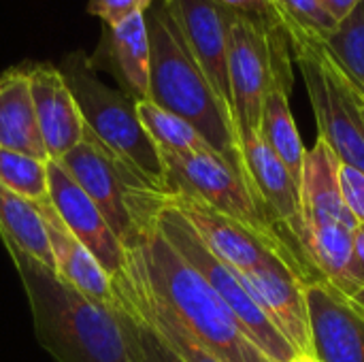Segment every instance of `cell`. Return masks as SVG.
<instances>
[{"label": "cell", "instance_id": "7c38bea8", "mask_svg": "<svg viewBox=\"0 0 364 362\" xmlns=\"http://www.w3.org/2000/svg\"><path fill=\"white\" fill-rule=\"evenodd\" d=\"M209 83L232 111L228 77V32L232 9L218 0H164ZM235 117V115H232Z\"/></svg>", "mask_w": 364, "mask_h": 362}, {"label": "cell", "instance_id": "484cf974", "mask_svg": "<svg viewBox=\"0 0 364 362\" xmlns=\"http://www.w3.org/2000/svg\"><path fill=\"white\" fill-rule=\"evenodd\" d=\"M279 26L292 43L322 45L339 26V19L322 0H273Z\"/></svg>", "mask_w": 364, "mask_h": 362}, {"label": "cell", "instance_id": "9a60e30c", "mask_svg": "<svg viewBox=\"0 0 364 362\" xmlns=\"http://www.w3.org/2000/svg\"><path fill=\"white\" fill-rule=\"evenodd\" d=\"M30 92L49 160H60L85 137L77 100L58 66L28 64Z\"/></svg>", "mask_w": 364, "mask_h": 362}, {"label": "cell", "instance_id": "30bf717a", "mask_svg": "<svg viewBox=\"0 0 364 362\" xmlns=\"http://www.w3.org/2000/svg\"><path fill=\"white\" fill-rule=\"evenodd\" d=\"M168 201L190 222L203 243L237 273H247L256 269H286L294 277H299L303 286L311 282H322L318 273L305 260H301L284 241L264 237L188 196L168 194Z\"/></svg>", "mask_w": 364, "mask_h": 362}, {"label": "cell", "instance_id": "d6986e66", "mask_svg": "<svg viewBox=\"0 0 364 362\" xmlns=\"http://www.w3.org/2000/svg\"><path fill=\"white\" fill-rule=\"evenodd\" d=\"M341 160L331 145L318 137L307 149L301 175V218L303 226L311 224H343L356 230L358 222L348 211L339 188Z\"/></svg>", "mask_w": 364, "mask_h": 362}, {"label": "cell", "instance_id": "4fadbf2b", "mask_svg": "<svg viewBox=\"0 0 364 362\" xmlns=\"http://www.w3.org/2000/svg\"><path fill=\"white\" fill-rule=\"evenodd\" d=\"M309 337L320 362H364V314L328 282L305 286Z\"/></svg>", "mask_w": 364, "mask_h": 362}, {"label": "cell", "instance_id": "2e32d148", "mask_svg": "<svg viewBox=\"0 0 364 362\" xmlns=\"http://www.w3.org/2000/svg\"><path fill=\"white\" fill-rule=\"evenodd\" d=\"M239 277L296 354L314 356L303 282L286 269H256Z\"/></svg>", "mask_w": 364, "mask_h": 362}, {"label": "cell", "instance_id": "ffe728a7", "mask_svg": "<svg viewBox=\"0 0 364 362\" xmlns=\"http://www.w3.org/2000/svg\"><path fill=\"white\" fill-rule=\"evenodd\" d=\"M102 62L92 64L96 70L105 66L122 85V92L134 100H149V34L143 15H130L107 28L98 55Z\"/></svg>", "mask_w": 364, "mask_h": 362}, {"label": "cell", "instance_id": "44dd1931", "mask_svg": "<svg viewBox=\"0 0 364 362\" xmlns=\"http://www.w3.org/2000/svg\"><path fill=\"white\" fill-rule=\"evenodd\" d=\"M0 149L49 162L34 111L28 66H15L0 75Z\"/></svg>", "mask_w": 364, "mask_h": 362}, {"label": "cell", "instance_id": "4dcf8cb0", "mask_svg": "<svg viewBox=\"0 0 364 362\" xmlns=\"http://www.w3.org/2000/svg\"><path fill=\"white\" fill-rule=\"evenodd\" d=\"M220 4L232 9L235 13H241L245 17H252L256 21L262 23H279L275 9H273V0H218Z\"/></svg>", "mask_w": 364, "mask_h": 362}, {"label": "cell", "instance_id": "5b68a950", "mask_svg": "<svg viewBox=\"0 0 364 362\" xmlns=\"http://www.w3.org/2000/svg\"><path fill=\"white\" fill-rule=\"evenodd\" d=\"M58 68L77 100L85 130L136 169L156 190L166 192L160 151L141 126L136 100L98 79V70L83 51L68 53Z\"/></svg>", "mask_w": 364, "mask_h": 362}, {"label": "cell", "instance_id": "7a4b0ae2", "mask_svg": "<svg viewBox=\"0 0 364 362\" xmlns=\"http://www.w3.org/2000/svg\"><path fill=\"white\" fill-rule=\"evenodd\" d=\"M128 262L145 288L220 361L273 362L254 346L209 282L171 247L156 226L128 252Z\"/></svg>", "mask_w": 364, "mask_h": 362}, {"label": "cell", "instance_id": "ac0fdd59", "mask_svg": "<svg viewBox=\"0 0 364 362\" xmlns=\"http://www.w3.org/2000/svg\"><path fill=\"white\" fill-rule=\"evenodd\" d=\"M38 213L45 220L49 245L55 262V275L81 292L83 297L102 303V305H117L115 292H113V280L107 275V271L100 267V262L92 256V252L81 245L73 233L64 226L60 215L55 213L51 201L36 205Z\"/></svg>", "mask_w": 364, "mask_h": 362}, {"label": "cell", "instance_id": "e0dca14e", "mask_svg": "<svg viewBox=\"0 0 364 362\" xmlns=\"http://www.w3.org/2000/svg\"><path fill=\"white\" fill-rule=\"evenodd\" d=\"M115 303L151 329L158 339L181 362H222L198 339H194L179 320L145 288L136 271L126 260V269L113 277Z\"/></svg>", "mask_w": 364, "mask_h": 362}, {"label": "cell", "instance_id": "ba28073f", "mask_svg": "<svg viewBox=\"0 0 364 362\" xmlns=\"http://www.w3.org/2000/svg\"><path fill=\"white\" fill-rule=\"evenodd\" d=\"M156 228L171 243V247L188 265H192L222 297V301L228 305V309L235 314V318L260 352H264L273 362H292L296 358V350L286 341L267 312L258 305L239 273L222 262L203 243L190 222L177 211V207L171 205L168 196L164 198L162 209L156 218Z\"/></svg>", "mask_w": 364, "mask_h": 362}, {"label": "cell", "instance_id": "5bb4252c", "mask_svg": "<svg viewBox=\"0 0 364 362\" xmlns=\"http://www.w3.org/2000/svg\"><path fill=\"white\" fill-rule=\"evenodd\" d=\"M245 177L273 222L301 245V186L271 147L252 130H237Z\"/></svg>", "mask_w": 364, "mask_h": 362}, {"label": "cell", "instance_id": "cb8c5ba5", "mask_svg": "<svg viewBox=\"0 0 364 362\" xmlns=\"http://www.w3.org/2000/svg\"><path fill=\"white\" fill-rule=\"evenodd\" d=\"M320 47L364 102V0L339 21Z\"/></svg>", "mask_w": 364, "mask_h": 362}, {"label": "cell", "instance_id": "d4e9b609", "mask_svg": "<svg viewBox=\"0 0 364 362\" xmlns=\"http://www.w3.org/2000/svg\"><path fill=\"white\" fill-rule=\"evenodd\" d=\"M136 115L143 130L156 143L158 149L177 151V154H205L213 147L190 126L186 119L164 111L151 100H136Z\"/></svg>", "mask_w": 364, "mask_h": 362}, {"label": "cell", "instance_id": "7402d4cb", "mask_svg": "<svg viewBox=\"0 0 364 362\" xmlns=\"http://www.w3.org/2000/svg\"><path fill=\"white\" fill-rule=\"evenodd\" d=\"M0 237L9 254H21L51 273H55V262L49 245V235L43 215L36 205L13 194L0 186Z\"/></svg>", "mask_w": 364, "mask_h": 362}, {"label": "cell", "instance_id": "8992f818", "mask_svg": "<svg viewBox=\"0 0 364 362\" xmlns=\"http://www.w3.org/2000/svg\"><path fill=\"white\" fill-rule=\"evenodd\" d=\"M158 151H160V160L164 169V186L168 194L198 201L211 207L213 211L264 237L284 241L301 260H305L311 267L303 247L273 222V218L267 213V209L250 188L247 179L237 169H232L220 154L215 151L177 154L164 149Z\"/></svg>", "mask_w": 364, "mask_h": 362}, {"label": "cell", "instance_id": "f1b7e54d", "mask_svg": "<svg viewBox=\"0 0 364 362\" xmlns=\"http://www.w3.org/2000/svg\"><path fill=\"white\" fill-rule=\"evenodd\" d=\"M339 188L343 203L348 211L354 215V220L364 226V173L350 166V164H339Z\"/></svg>", "mask_w": 364, "mask_h": 362}, {"label": "cell", "instance_id": "52a82bcc", "mask_svg": "<svg viewBox=\"0 0 364 362\" xmlns=\"http://www.w3.org/2000/svg\"><path fill=\"white\" fill-rule=\"evenodd\" d=\"M228 77L237 130L258 132L262 102L273 85H294V55L279 23H262L232 13L228 32Z\"/></svg>", "mask_w": 364, "mask_h": 362}, {"label": "cell", "instance_id": "f546056e", "mask_svg": "<svg viewBox=\"0 0 364 362\" xmlns=\"http://www.w3.org/2000/svg\"><path fill=\"white\" fill-rule=\"evenodd\" d=\"M130 314V312H128ZM132 316V314H130ZM134 318V316H132ZM136 320V318H134ZM136 335H139V346H141V354L143 362H181L160 339L158 335L147 329L141 320H136Z\"/></svg>", "mask_w": 364, "mask_h": 362}, {"label": "cell", "instance_id": "603a6c76", "mask_svg": "<svg viewBox=\"0 0 364 362\" xmlns=\"http://www.w3.org/2000/svg\"><path fill=\"white\" fill-rule=\"evenodd\" d=\"M290 92H292V87L284 85L277 79L273 81V85L269 87L264 102H262L258 137L286 164L290 175L301 186L303 162H305L307 149L303 145V139L299 134L296 122L290 111Z\"/></svg>", "mask_w": 364, "mask_h": 362}, {"label": "cell", "instance_id": "9c48e42d", "mask_svg": "<svg viewBox=\"0 0 364 362\" xmlns=\"http://www.w3.org/2000/svg\"><path fill=\"white\" fill-rule=\"evenodd\" d=\"M292 55L305 81L320 139L343 164L364 173V124L356 92L320 45L292 43Z\"/></svg>", "mask_w": 364, "mask_h": 362}, {"label": "cell", "instance_id": "d6a6232c", "mask_svg": "<svg viewBox=\"0 0 364 362\" xmlns=\"http://www.w3.org/2000/svg\"><path fill=\"white\" fill-rule=\"evenodd\" d=\"M324 4H326V9L341 21L343 17H348L350 15V11L358 4V2H363V0H322Z\"/></svg>", "mask_w": 364, "mask_h": 362}, {"label": "cell", "instance_id": "83f0119b", "mask_svg": "<svg viewBox=\"0 0 364 362\" xmlns=\"http://www.w3.org/2000/svg\"><path fill=\"white\" fill-rule=\"evenodd\" d=\"M156 0H90L87 13L100 17L107 28L119 23L130 15H143L154 6Z\"/></svg>", "mask_w": 364, "mask_h": 362}, {"label": "cell", "instance_id": "277c9868", "mask_svg": "<svg viewBox=\"0 0 364 362\" xmlns=\"http://www.w3.org/2000/svg\"><path fill=\"white\" fill-rule=\"evenodd\" d=\"M68 175L100 209L126 252L134 250L156 226L166 192L156 190L136 169L85 130L83 141L62 156Z\"/></svg>", "mask_w": 364, "mask_h": 362}, {"label": "cell", "instance_id": "e575fe53", "mask_svg": "<svg viewBox=\"0 0 364 362\" xmlns=\"http://www.w3.org/2000/svg\"><path fill=\"white\" fill-rule=\"evenodd\" d=\"M360 100V98H358ZM360 117H363V124H364V102L360 100Z\"/></svg>", "mask_w": 364, "mask_h": 362}, {"label": "cell", "instance_id": "4316f807", "mask_svg": "<svg viewBox=\"0 0 364 362\" xmlns=\"http://www.w3.org/2000/svg\"><path fill=\"white\" fill-rule=\"evenodd\" d=\"M0 186L34 205L51 201L47 162L17 151L0 149Z\"/></svg>", "mask_w": 364, "mask_h": 362}, {"label": "cell", "instance_id": "3957f363", "mask_svg": "<svg viewBox=\"0 0 364 362\" xmlns=\"http://www.w3.org/2000/svg\"><path fill=\"white\" fill-rule=\"evenodd\" d=\"M149 34V100L186 119L245 177L232 111L218 96L164 0L145 13ZM247 179V177H245Z\"/></svg>", "mask_w": 364, "mask_h": 362}, {"label": "cell", "instance_id": "1f68e13d", "mask_svg": "<svg viewBox=\"0 0 364 362\" xmlns=\"http://www.w3.org/2000/svg\"><path fill=\"white\" fill-rule=\"evenodd\" d=\"M352 275L354 282L364 294V226L358 224L354 230V260H352Z\"/></svg>", "mask_w": 364, "mask_h": 362}, {"label": "cell", "instance_id": "8fae6325", "mask_svg": "<svg viewBox=\"0 0 364 362\" xmlns=\"http://www.w3.org/2000/svg\"><path fill=\"white\" fill-rule=\"evenodd\" d=\"M47 175L49 198L64 226L81 245L92 252V256L100 262L111 280L119 275L126 269L128 252L100 213V209L60 162L49 160Z\"/></svg>", "mask_w": 364, "mask_h": 362}, {"label": "cell", "instance_id": "836d02e7", "mask_svg": "<svg viewBox=\"0 0 364 362\" xmlns=\"http://www.w3.org/2000/svg\"><path fill=\"white\" fill-rule=\"evenodd\" d=\"M292 362H320L318 358H314V356H307V354H296V358Z\"/></svg>", "mask_w": 364, "mask_h": 362}, {"label": "cell", "instance_id": "6da1fadb", "mask_svg": "<svg viewBox=\"0 0 364 362\" xmlns=\"http://www.w3.org/2000/svg\"><path fill=\"white\" fill-rule=\"evenodd\" d=\"M34 335L58 362H143L136 320L122 305L96 303L36 260L11 254Z\"/></svg>", "mask_w": 364, "mask_h": 362}]
</instances>
